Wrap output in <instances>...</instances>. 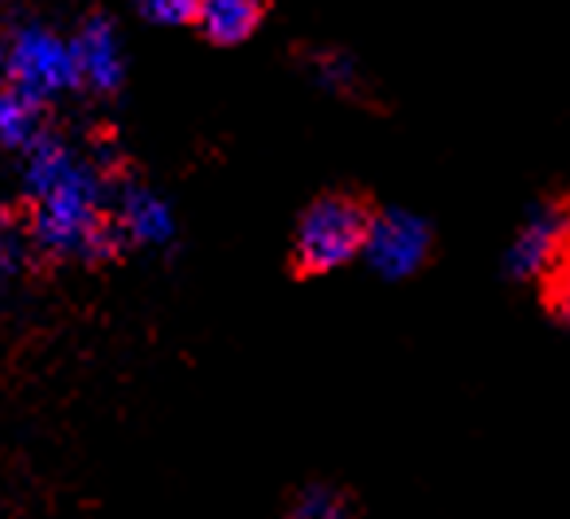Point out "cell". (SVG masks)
Segmentation results:
<instances>
[{"label": "cell", "mask_w": 570, "mask_h": 519, "mask_svg": "<svg viewBox=\"0 0 570 519\" xmlns=\"http://www.w3.org/2000/svg\"><path fill=\"white\" fill-rule=\"evenodd\" d=\"M0 4H4V0H0Z\"/></svg>", "instance_id": "cell-16"}, {"label": "cell", "mask_w": 570, "mask_h": 519, "mask_svg": "<svg viewBox=\"0 0 570 519\" xmlns=\"http://www.w3.org/2000/svg\"><path fill=\"white\" fill-rule=\"evenodd\" d=\"M28 251H32L28 227H20V223L12 219V215L4 212V207H0V285L24 274Z\"/></svg>", "instance_id": "cell-11"}, {"label": "cell", "mask_w": 570, "mask_h": 519, "mask_svg": "<svg viewBox=\"0 0 570 519\" xmlns=\"http://www.w3.org/2000/svg\"><path fill=\"white\" fill-rule=\"evenodd\" d=\"M547 282H551V297H547L551 301V316L562 324V329H570V258L562 262Z\"/></svg>", "instance_id": "cell-14"}, {"label": "cell", "mask_w": 570, "mask_h": 519, "mask_svg": "<svg viewBox=\"0 0 570 519\" xmlns=\"http://www.w3.org/2000/svg\"><path fill=\"white\" fill-rule=\"evenodd\" d=\"M75 43V63H79V82L90 95H118L126 82V43H121L114 20L90 17L71 36Z\"/></svg>", "instance_id": "cell-7"}, {"label": "cell", "mask_w": 570, "mask_h": 519, "mask_svg": "<svg viewBox=\"0 0 570 519\" xmlns=\"http://www.w3.org/2000/svg\"><path fill=\"white\" fill-rule=\"evenodd\" d=\"M110 215L118 243L134 246V251H168V246H176V235H180V223H176L168 196H160L153 184L141 180L114 184Z\"/></svg>", "instance_id": "cell-6"}, {"label": "cell", "mask_w": 570, "mask_h": 519, "mask_svg": "<svg viewBox=\"0 0 570 519\" xmlns=\"http://www.w3.org/2000/svg\"><path fill=\"white\" fill-rule=\"evenodd\" d=\"M266 20V0H199L196 25L219 48L246 43Z\"/></svg>", "instance_id": "cell-8"}, {"label": "cell", "mask_w": 570, "mask_h": 519, "mask_svg": "<svg viewBox=\"0 0 570 519\" xmlns=\"http://www.w3.org/2000/svg\"><path fill=\"white\" fill-rule=\"evenodd\" d=\"M309 71H313V82L333 90V95H344V90L356 87V63H352V56H344V51H321V56H313Z\"/></svg>", "instance_id": "cell-12"}, {"label": "cell", "mask_w": 570, "mask_h": 519, "mask_svg": "<svg viewBox=\"0 0 570 519\" xmlns=\"http://www.w3.org/2000/svg\"><path fill=\"white\" fill-rule=\"evenodd\" d=\"M43 110L36 98H28L24 90L17 87H0V149L4 153H24L36 137L48 134V121H43Z\"/></svg>", "instance_id": "cell-9"}, {"label": "cell", "mask_w": 570, "mask_h": 519, "mask_svg": "<svg viewBox=\"0 0 570 519\" xmlns=\"http://www.w3.org/2000/svg\"><path fill=\"white\" fill-rule=\"evenodd\" d=\"M0 87H9V36H0Z\"/></svg>", "instance_id": "cell-15"}, {"label": "cell", "mask_w": 570, "mask_h": 519, "mask_svg": "<svg viewBox=\"0 0 570 519\" xmlns=\"http://www.w3.org/2000/svg\"><path fill=\"white\" fill-rule=\"evenodd\" d=\"M134 9L157 28H184L196 25L199 0H134Z\"/></svg>", "instance_id": "cell-13"}, {"label": "cell", "mask_w": 570, "mask_h": 519, "mask_svg": "<svg viewBox=\"0 0 570 519\" xmlns=\"http://www.w3.org/2000/svg\"><path fill=\"white\" fill-rule=\"evenodd\" d=\"M434 251V231L422 219L419 212H406V207H383L367 223L364 238V262L375 277L383 282H406L430 262Z\"/></svg>", "instance_id": "cell-5"}, {"label": "cell", "mask_w": 570, "mask_h": 519, "mask_svg": "<svg viewBox=\"0 0 570 519\" xmlns=\"http://www.w3.org/2000/svg\"><path fill=\"white\" fill-rule=\"evenodd\" d=\"M570 258V204L567 199H539L515 223L504 246V277L515 285L547 282Z\"/></svg>", "instance_id": "cell-4"}, {"label": "cell", "mask_w": 570, "mask_h": 519, "mask_svg": "<svg viewBox=\"0 0 570 519\" xmlns=\"http://www.w3.org/2000/svg\"><path fill=\"white\" fill-rule=\"evenodd\" d=\"M20 192L32 251L59 262H102L121 246L110 215L114 180L98 153L48 129L20 153Z\"/></svg>", "instance_id": "cell-1"}, {"label": "cell", "mask_w": 570, "mask_h": 519, "mask_svg": "<svg viewBox=\"0 0 570 519\" xmlns=\"http://www.w3.org/2000/svg\"><path fill=\"white\" fill-rule=\"evenodd\" d=\"M289 519H352V508L341 488L309 484L297 492L294 508H289Z\"/></svg>", "instance_id": "cell-10"}, {"label": "cell", "mask_w": 570, "mask_h": 519, "mask_svg": "<svg viewBox=\"0 0 570 519\" xmlns=\"http://www.w3.org/2000/svg\"><path fill=\"white\" fill-rule=\"evenodd\" d=\"M9 87L24 90L40 106L82 90L79 63H75V43L51 25H28L9 32Z\"/></svg>", "instance_id": "cell-3"}, {"label": "cell", "mask_w": 570, "mask_h": 519, "mask_svg": "<svg viewBox=\"0 0 570 519\" xmlns=\"http://www.w3.org/2000/svg\"><path fill=\"white\" fill-rule=\"evenodd\" d=\"M367 212L360 199L352 196H321L302 212L294 231V262L302 274H333L344 270L364 254L367 238Z\"/></svg>", "instance_id": "cell-2"}]
</instances>
